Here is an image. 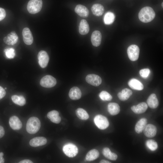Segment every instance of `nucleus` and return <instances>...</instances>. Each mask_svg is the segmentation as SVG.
<instances>
[{"label": "nucleus", "mask_w": 163, "mask_h": 163, "mask_svg": "<svg viewBox=\"0 0 163 163\" xmlns=\"http://www.w3.org/2000/svg\"><path fill=\"white\" fill-rule=\"evenodd\" d=\"M146 145L147 147L152 151L156 150L158 148V145L157 142L152 139L147 140L146 141Z\"/></svg>", "instance_id": "32"}, {"label": "nucleus", "mask_w": 163, "mask_h": 163, "mask_svg": "<svg viewBox=\"0 0 163 163\" xmlns=\"http://www.w3.org/2000/svg\"><path fill=\"white\" fill-rule=\"evenodd\" d=\"M47 117L51 122L54 123H59L61 120L59 112L56 110H53L49 112L47 114Z\"/></svg>", "instance_id": "21"}, {"label": "nucleus", "mask_w": 163, "mask_h": 163, "mask_svg": "<svg viewBox=\"0 0 163 163\" xmlns=\"http://www.w3.org/2000/svg\"><path fill=\"white\" fill-rule=\"evenodd\" d=\"M75 11L79 16L83 18H87L89 14V11L88 9L82 5H77L75 8Z\"/></svg>", "instance_id": "16"}, {"label": "nucleus", "mask_w": 163, "mask_h": 163, "mask_svg": "<svg viewBox=\"0 0 163 163\" xmlns=\"http://www.w3.org/2000/svg\"><path fill=\"white\" fill-rule=\"evenodd\" d=\"M85 79L88 83L95 86H98L102 82L101 78L94 74L88 75L86 77Z\"/></svg>", "instance_id": "9"}, {"label": "nucleus", "mask_w": 163, "mask_h": 163, "mask_svg": "<svg viewBox=\"0 0 163 163\" xmlns=\"http://www.w3.org/2000/svg\"><path fill=\"white\" fill-rule=\"evenodd\" d=\"M6 93L5 90L2 87L0 86V100L5 97Z\"/></svg>", "instance_id": "37"}, {"label": "nucleus", "mask_w": 163, "mask_h": 163, "mask_svg": "<svg viewBox=\"0 0 163 163\" xmlns=\"http://www.w3.org/2000/svg\"><path fill=\"white\" fill-rule=\"evenodd\" d=\"M3 155L4 154L3 152H1L0 153V163H3L4 162V159L3 157Z\"/></svg>", "instance_id": "40"}, {"label": "nucleus", "mask_w": 163, "mask_h": 163, "mask_svg": "<svg viewBox=\"0 0 163 163\" xmlns=\"http://www.w3.org/2000/svg\"><path fill=\"white\" fill-rule=\"evenodd\" d=\"M6 57L9 59L13 58L15 56V50L13 48H8L4 50Z\"/></svg>", "instance_id": "34"}, {"label": "nucleus", "mask_w": 163, "mask_h": 163, "mask_svg": "<svg viewBox=\"0 0 163 163\" xmlns=\"http://www.w3.org/2000/svg\"><path fill=\"white\" fill-rule=\"evenodd\" d=\"M102 38L101 34L98 30H95L92 33L91 37L92 44L95 46H98L101 44Z\"/></svg>", "instance_id": "14"}, {"label": "nucleus", "mask_w": 163, "mask_h": 163, "mask_svg": "<svg viewBox=\"0 0 163 163\" xmlns=\"http://www.w3.org/2000/svg\"><path fill=\"white\" fill-rule=\"evenodd\" d=\"M147 108V104L144 102H141L136 105L133 106L131 107V109L133 112L137 114L144 113Z\"/></svg>", "instance_id": "17"}, {"label": "nucleus", "mask_w": 163, "mask_h": 163, "mask_svg": "<svg viewBox=\"0 0 163 163\" xmlns=\"http://www.w3.org/2000/svg\"><path fill=\"white\" fill-rule=\"evenodd\" d=\"M103 155L107 158L111 160L115 161L117 158V155L114 153L112 152L107 147L104 148L102 151Z\"/></svg>", "instance_id": "27"}, {"label": "nucleus", "mask_w": 163, "mask_h": 163, "mask_svg": "<svg viewBox=\"0 0 163 163\" xmlns=\"http://www.w3.org/2000/svg\"><path fill=\"white\" fill-rule=\"evenodd\" d=\"M107 107L109 113L112 115H116L120 111V107L117 103H110L108 105Z\"/></svg>", "instance_id": "25"}, {"label": "nucleus", "mask_w": 163, "mask_h": 163, "mask_svg": "<svg viewBox=\"0 0 163 163\" xmlns=\"http://www.w3.org/2000/svg\"><path fill=\"white\" fill-rule=\"evenodd\" d=\"M5 133V131L3 127L0 126V138L4 136Z\"/></svg>", "instance_id": "38"}, {"label": "nucleus", "mask_w": 163, "mask_h": 163, "mask_svg": "<svg viewBox=\"0 0 163 163\" xmlns=\"http://www.w3.org/2000/svg\"><path fill=\"white\" fill-rule=\"evenodd\" d=\"M99 155L98 151L93 149L89 151L86 156V160L88 161H93L97 158Z\"/></svg>", "instance_id": "28"}, {"label": "nucleus", "mask_w": 163, "mask_h": 163, "mask_svg": "<svg viewBox=\"0 0 163 163\" xmlns=\"http://www.w3.org/2000/svg\"><path fill=\"white\" fill-rule=\"evenodd\" d=\"M89 30V27L87 21L83 19L81 21L79 26V32L82 35L87 34Z\"/></svg>", "instance_id": "23"}, {"label": "nucleus", "mask_w": 163, "mask_h": 163, "mask_svg": "<svg viewBox=\"0 0 163 163\" xmlns=\"http://www.w3.org/2000/svg\"><path fill=\"white\" fill-rule=\"evenodd\" d=\"M42 5V0H30L27 5V10L29 13L35 14L40 11Z\"/></svg>", "instance_id": "3"}, {"label": "nucleus", "mask_w": 163, "mask_h": 163, "mask_svg": "<svg viewBox=\"0 0 163 163\" xmlns=\"http://www.w3.org/2000/svg\"><path fill=\"white\" fill-rule=\"evenodd\" d=\"M11 98L14 103L19 106H23L26 103L25 98L23 96L13 95L12 96Z\"/></svg>", "instance_id": "30"}, {"label": "nucleus", "mask_w": 163, "mask_h": 163, "mask_svg": "<svg viewBox=\"0 0 163 163\" xmlns=\"http://www.w3.org/2000/svg\"><path fill=\"white\" fill-rule=\"evenodd\" d=\"M6 13L5 10L0 7V21L3 20L5 17Z\"/></svg>", "instance_id": "36"}, {"label": "nucleus", "mask_w": 163, "mask_h": 163, "mask_svg": "<svg viewBox=\"0 0 163 163\" xmlns=\"http://www.w3.org/2000/svg\"><path fill=\"white\" fill-rule=\"evenodd\" d=\"M148 106L151 108L155 109L158 105L159 102L156 95L155 94H151L147 100Z\"/></svg>", "instance_id": "20"}, {"label": "nucleus", "mask_w": 163, "mask_h": 163, "mask_svg": "<svg viewBox=\"0 0 163 163\" xmlns=\"http://www.w3.org/2000/svg\"><path fill=\"white\" fill-rule=\"evenodd\" d=\"M41 123L39 119L36 117H31L27 121L26 129L29 133L34 134L38 132Z\"/></svg>", "instance_id": "2"}, {"label": "nucleus", "mask_w": 163, "mask_h": 163, "mask_svg": "<svg viewBox=\"0 0 163 163\" xmlns=\"http://www.w3.org/2000/svg\"><path fill=\"white\" fill-rule=\"evenodd\" d=\"M69 95L71 99L75 100L81 97L82 93L79 88L77 87H74L70 90Z\"/></svg>", "instance_id": "19"}, {"label": "nucleus", "mask_w": 163, "mask_h": 163, "mask_svg": "<svg viewBox=\"0 0 163 163\" xmlns=\"http://www.w3.org/2000/svg\"><path fill=\"white\" fill-rule=\"evenodd\" d=\"M19 163H32L33 162L29 159H24L20 161Z\"/></svg>", "instance_id": "39"}, {"label": "nucleus", "mask_w": 163, "mask_h": 163, "mask_svg": "<svg viewBox=\"0 0 163 163\" xmlns=\"http://www.w3.org/2000/svg\"><path fill=\"white\" fill-rule=\"evenodd\" d=\"M155 15V13L153 9L150 7L146 6L141 9L139 12L138 16L141 21L147 23L153 20Z\"/></svg>", "instance_id": "1"}, {"label": "nucleus", "mask_w": 163, "mask_h": 163, "mask_svg": "<svg viewBox=\"0 0 163 163\" xmlns=\"http://www.w3.org/2000/svg\"><path fill=\"white\" fill-rule=\"evenodd\" d=\"M9 124L11 128L14 130L20 129L22 127V123L19 118L16 116H13L10 119Z\"/></svg>", "instance_id": "13"}, {"label": "nucleus", "mask_w": 163, "mask_h": 163, "mask_svg": "<svg viewBox=\"0 0 163 163\" xmlns=\"http://www.w3.org/2000/svg\"><path fill=\"white\" fill-rule=\"evenodd\" d=\"M94 122L97 127L101 129H106L109 125V122L107 118L101 115H97L94 119Z\"/></svg>", "instance_id": "4"}, {"label": "nucleus", "mask_w": 163, "mask_h": 163, "mask_svg": "<svg viewBox=\"0 0 163 163\" xmlns=\"http://www.w3.org/2000/svg\"><path fill=\"white\" fill-rule=\"evenodd\" d=\"M140 75L144 78H147L150 73V70L148 69H144L140 70Z\"/></svg>", "instance_id": "35"}, {"label": "nucleus", "mask_w": 163, "mask_h": 163, "mask_svg": "<svg viewBox=\"0 0 163 163\" xmlns=\"http://www.w3.org/2000/svg\"><path fill=\"white\" fill-rule=\"evenodd\" d=\"M127 53L130 60L133 61H136L139 58V49L136 45H131L128 47Z\"/></svg>", "instance_id": "6"}, {"label": "nucleus", "mask_w": 163, "mask_h": 163, "mask_svg": "<svg viewBox=\"0 0 163 163\" xmlns=\"http://www.w3.org/2000/svg\"><path fill=\"white\" fill-rule=\"evenodd\" d=\"M64 153L69 157L75 156L78 153V149L74 144L69 143L65 145L62 149Z\"/></svg>", "instance_id": "5"}, {"label": "nucleus", "mask_w": 163, "mask_h": 163, "mask_svg": "<svg viewBox=\"0 0 163 163\" xmlns=\"http://www.w3.org/2000/svg\"><path fill=\"white\" fill-rule=\"evenodd\" d=\"M132 94L131 90L127 88H125L118 93L117 96L120 100L125 101L128 99Z\"/></svg>", "instance_id": "22"}, {"label": "nucleus", "mask_w": 163, "mask_h": 163, "mask_svg": "<svg viewBox=\"0 0 163 163\" xmlns=\"http://www.w3.org/2000/svg\"><path fill=\"white\" fill-rule=\"evenodd\" d=\"M22 34L24 43L27 45L32 44L33 41V37L30 29L27 27L24 28L23 30Z\"/></svg>", "instance_id": "12"}, {"label": "nucleus", "mask_w": 163, "mask_h": 163, "mask_svg": "<svg viewBox=\"0 0 163 163\" xmlns=\"http://www.w3.org/2000/svg\"><path fill=\"white\" fill-rule=\"evenodd\" d=\"M56 83V79L52 76L49 75L43 77L40 82V84L42 86L46 88L53 87Z\"/></svg>", "instance_id": "7"}, {"label": "nucleus", "mask_w": 163, "mask_h": 163, "mask_svg": "<svg viewBox=\"0 0 163 163\" xmlns=\"http://www.w3.org/2000/svg\"><path fill=\"white\" fill-rule=\"evenodd\" d=\"M163 2H162V7H163Z\"/></svg>", "instance_id": "42"}, {"label": "nucleus", "mask_w": 163, "mask_h": 163, "mask_svg": "<svg viewBox=\"0 0 163 163\" xmlns=\"http://www.w3.org/2000/svg\"><path fill=\"white\" fill-rule=\"evenodd\" d=\"M99 96L100 98L103 101H109L112 99V96L108 92L105 91H102L101 92Z\"/></svg>", "instance_id": "33"}, {"label": "nucleus", "mask_w": 163, "mask_h": 163, "mask_svg": "<svg viewBox=\"0 0 163 163\" xmlns=\"http://www.w3.org/2000/svg\"><path fill=\"white\" fill-rule=\"evenodd\" d=\"M91 10L94 15L97 16H100L103 14L104 9L103 6L99 4H96L92 6Z\"/></svg>", "instance_id": "24"}, {"label": "nucleus", "mask_w": 163, "mask_h": 163, "mask_svg": "<svg viewBox=\"0 0 163 163\" xmlns=\"http://www.w3.org/2000/svg\"><path fill=\"white\" fill-rule=\"evenodd\" d=\"M100 163H110L111 162L107 160L103 159V160H101L100 161Z\"/></svg>", "instance_id": "41"}, {"label": "nucleus", "mask_w": 163, "mask_h": 163, "mask_svg": "<svg viewBox=\"0 0 163 163\" xmlns=\"http://www.w3.org/2000/svg\"><path fill=\"white\" fill-rule=\"evenodd\" d=\"M143 131L144 134L148 138H152L156 135L157 129L155 125L149 124L146 125Z\"/></svg>", "instance_id": "11"}, {"label": "nucleus", "mask_w": 163, "mask_h": 163, "mask_svg": "<svg viewBox=\"0 0 163 163\" xmlns=\"http://www.w3.org/2000/svg\"><path fill=\"white\" fill-rule=\"evenodd\" d=\"M128 85L132 89L137 90L141 91L143 89V85L138 80L132 78L128 82Z\"/></svg>", "instance_id": "18"}, {"label": "nucleus", "mask_w": 163, "mask_h": 163, "mask_svg": "<svg viewBox=\"0 0 163 163\" xmlns=\"http://www.w3.org/2000/svg\"><path fill=\"white\" fill-rule=\"evenodd\" d=\"M147 123V120L144 118L140 119L135 125V129L138 133H141Z\"/></svg>", "instance_id": "26"}, {"label": "nucleus", "mask_w": 163, "mask_h": 163, "mask_svg": "<svg viewBox=\"0 0 163 163\" xmlns=\"http://www.w3.org/2000/svg\"><path fill=\"white\" fill-rule=\"evenodd\" d=\"M115 16L113 13L108 12L105 14L104 21L105 24L110 25L113 23L115 19Z\"/></svg>", "instance_id": "31"}, {"label": "nucleus", "mask_w": 163, "mask_h": 163, "mask_svg": "<svg viewBox=\"0 0 163 163\" xmlns=\"http://www.w3.org/2000/svg\"><path fill=\"white\" fill-rule=\"evenodd\" d=\"M76 115L80 119L83 120H86L89 117L87 112L82 108H78L75 110Z\"/></svg>", "instance_id": "29"}, {"label": "nucleus", "mask_w": 163, "mask_h": 163, "mask_svg": "<svg viewBox=\"0 0 163 163\" xmlns=\"http://www.w3.org/2000/svg\"><path fill=\"white\" fill-rule=\"evenodd\" d=\"M37 57L39 65L43 68H45L47 66L49 60V57L46 52L44 50L40 51Z\"/></svg>", "instance_id": "8"}, {"label": "nucleus", "mask_w": 163, "mask_h": 163, "mask_svg": "<svg viewBox=\"0 0 163 163\" xmlns=\"http://www.w3.org/2000/svg\"><path fill=\"white\" fill-rule=\"evenodd\" d=\"M18 39V37L14 31H12L8 34L3 39L4 43L9 45H13L16 44Z\"/></svg>", "instance_id": "10"}, {"label": "nucleus", "mask_w": 163, "mask_h": 163, "mask_svg": "<svg viewBox=\"0 0 163 163\" xmlns=\"http://www.w3.org/2000/svg\"><path fill=\"white\" fill-rule=\"evenodd\" d=\"M47 142L46 139L43 137H37L31 139L29 142L30 145L33 147H36L44 145Z\"/></svg>", "instance_id": "15"}]
</instances>
